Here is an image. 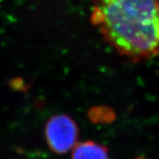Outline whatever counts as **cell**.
Returning <instances> with one entry per match:
<instances>
[{
	"label": "cell",
	"mask_w": 159,
	"mask_h": 159,
	"mask_svg": "<svg viewBox=\"0 0 159 159\" xmlns=\"http://www.w3.org/2000/svg\"><path fill=\"white\" fill-rule=\"evenodd\" d=\"M78 137L76 124L66 115L52 117L45 127L47 143L56 153H66L75 147Z\"/></svg>",
	"instance_id": "2"
},
{
	"label": "cell",
	"mask_w": 159,
	"mask_h": 159,
	"mask_svg": "<svg viewBox=\"0 0 159 159\" xmlns=\"http://www.w3.org/2000/svg\"><path fill=\"white\" fill-rule=\"evenodd\" d=\"M71 159H109L108 150L103 145L87 141L75 145Z\"/></svg>",
	"instance_id": "3"
},
{
	"label": "cell",
	"mask_w": 159,
	"mask_h": 159,
	"mask_svg": "<svg viewBox=\"0 0 159 159\" xmlns=\"http://www.w3.org/2000/svg\"><path fill=\"white\" fill-rule=\"evenodd\" d=\"M91 23L132 62L159 55V0H92Z\"/></svg>",
	"instance_id": "1"
}]
</instances>
